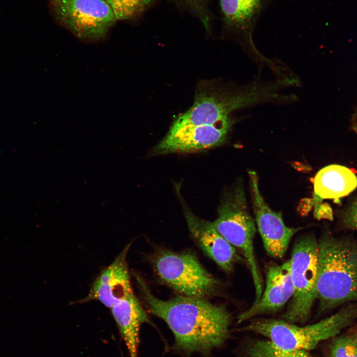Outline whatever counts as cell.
I'll list each match as a JSON object with an SVG mask.
<instances>
[{
	"label": "cell",
	"instance_id": "obj_1",
	"mask_svg": "<svg viewBox=\"0 0 357 357\" xmlns=\"http://www.w3.org/2000/svg\"><path fill=\"white\" fill-rule=\"evenodd\" d=\"M136 279L148 311L163 319L172 331L176 351L186 356H206L229 338L232 318L225 306L183 296L162 300L152 293L141 277L137 275Z\"/></svg>",
	"mask_w": 357,
	"mask_h": 357
},
{
	"label": "cell",
	"instance_id": "obj_2",
	"mask_svg": "<svg viewBox=\"0 0 357 357\" xmlns=\"http://www.w3.org/2000/svg\"><path fill=\"white\" fill-rule=\"evenodd\" d=\"M281 90L278 81L264 82L258 77L240 86L202 82L196 91L193 105L177 118L171 128L214 125L233 118L232 114L238 110L261 104L280 103L283 98Z\"/></svg>",
	"mask_w": 357,
	"mask_h": 357
},
{
	"label": "cell",
	"instance_id": "obj_3",
	"mask_svg": "<svg viewBox=\"0 0 357 357\" xmlns=\"http://www.w3.org/2000/svg\"><path fill=\"white\" fill-rule=\"evenodd\" d=\"M318 245L316 290L320 309L357 301V243L325 235Z\"/></svg>",
	"mask_w": 357,
	"mask_h": 357
},
{
	"label": "cell",
	"instance_id": "obj_4",
	"mask_svg": "<svg viewBox=\"0 0 357 357\" xmlns=\"http://www.w3.org/2000/svg\"><path fill=\"white\" fill-rule=\"evenodd\" d=\"M357 319V305L351 304L315 323L299 326L284 320L260 319L242 328L267 337L286 350L308 351L324 340L337 336Z\"/></svg>",
	"mask_w": 357,
	"mask_h": 357
},
{
	"label": "cell",
	"instance_id": "obj_5",
	"mask_svg": "<svg viewBox=\"0 0 357 357\" xmlns=\"http://www.w3.org/2000/svg\"><path fill=\"white\" fill-rule=\"evenodd\" d=\"M160 280L181 296L205 298L214 295L219 282L189 252L162 249L151 258Z\"/></svg>",
	"mask_w": 357,
	"mask_h": 357
},
{
	"label": "cell",
	"instance_id": "obj_6",
	"mask_svg": "<svg viewBox=\"0 0 357 357\" xmlns=\"http://www.w3.org/2000/svg\"><path fill=\"white\" fill-rule=\"evenodd\" d=\"M318 242L312 235H305L295 242L291 260L294 294L283 315L291 323H305L317 298L316 279Z\"/></svg>",
	"mask_w": 357,
	"mask_h": 357
},
{
	"label": "cell",
	"instance_id": "obj_7",
	"mask_svg": "<svg viewBox=\"0 0 357 357\" xmlns=\"http://www.w3.org/2000/svg\"><path fill=\"white\" fill-rule=\"evenodd\" d=\"M59 23L78 38L103 40L117 19L104 0H50Z\"/></svg>",
	"mask_w": 357,
	"mask_h": 357
},
{
	"label": "cell",
	"instance_id": "obj_8",
	"mask_svg": "<svg viewBox=\"0 0 357 357\" xmlns=\"http://www.w3.org/2000/svg\"><path fill=\"white\" fill-rule=\"evenodd\" d=\"M273 0H219L223 27L259 64L271 67L273 60L263 56L253 42L254 30Z\"/></svg>",
	"mask_w": 357,
	"mask_h": 357
},
{
	"label": "cell",
	"instance_id": "obj_9",
	"mask_svg": "<svg viewBox=\"0 0 357 357\" xmlns=\"http://www.w3.org/2000/svg\"><path fill=\"white\" fill-rule=\"evenodd\" d=\"M237 120L232 118L214 125L170 128L166 136L154 147L153 152L156 154L188 153L219 146L225 141Z\"/></svg>",
	"mask_w": 357,
	"mask_h": 357
},
{
	"label": "cell",
	"instance_id": "obj_10",
	"mask_svg": "<svg viewBox=\"0 0 357 357\" xmlns=\"http://www.w3.org/2000/svg\"><path fill=\"white\" fill-rule=\"evenodd\" d=\"M248 174L255 220L264 246L270 256L281 258L292 238L301 228L285 225L281 214L271 209L265 202L259 190L256 173L249 171Z\"/></svg>",
	"mask_w": 357,
	"mask_h": 357
},
{
	"label": "cell",
	"instance_id": "obj_11",
	"mask_svg": "<svg viewBox=\"0 0 357 357\" xmlns=\"http://www.w3.org/2000/svg\"><path fill=\"white\" fill-rule=\"evenodd\" d=\"M130 245V242L128 243L113 262L101 272L87 296L75 303L95 300L111 308L133 292L126 261Z\"/></svg>",
	"mask_w": 357,
	"mask_h": 357
},
{
	"label": "cell",
	"instance_id": "obj_12",
	"mask_svg": "<svg viewBox=\"0 0 357 357\" xmlns=\"http://www.w3.org/2000/svg\"><path fill=\"white\" fill-rule=\"evenodd\" d=\"M293 294L290 259L282 264H269L266 270V287L260 299L239 314L237 322L242 323L257 315L278 311Z\"/></svg>",
	"mask_w": 357,
	"mask_h": 357
},
{
	"label": "cell",
	"instance_id": "obj_13",
	"mask_svg": "<svg viewBox=\"0 0 357 357\" xmlns=\"http://www.w3.org/2000/svg\"><path fill=\"white\" fill-rule=\"evenodd\" d=\"M184 215L189 231L201 250L223 270L230 272L241 260L236 248L215 229L213 223L195 215L186 207Z\"/></svg>",
	"mask_w": 357,
	"mask_h": 357
},
{
	"label": "cell",
	"instance_id": "obj_14",
	"mask_svg": "<svg viewBox=\"0 0 357 357\" xmlns=\"http://www.w3.org/2000/svg\"><path fill=\"white\" fill-rule=\"evenodd\" d=\"M111 309L129 357H138L140 327L144 323L151 324L146 311L133 292Z\"/></svg>",
	"mask_w": 357,
	"mask_h": 357
},
{
	"label": "cell",
	"instance_id": "obj_15",
	"mask_svg": "<svg viewBox=\"0 0 357 357\" xmlns=\"http://www.w3.org/2000/svg\"><path fill=\"white\" fill-rule=\"evenodd\" d=\"M313 184L315 195L321 199H337L357 188V177L345 166L330 165L316 174Z\"/></svg>",
	"mask_w": 357,
	"mask_h": 357
},
{
	"label": "cell",
	"instance_id": "obj_16",
	"mask_svg": "<svg viewBox=\"0 0 357 357\" xmlns=\"http://www.w3.org/2000/svg\"><path fill=\"white\" fill-rule=\"evenodd\" d=\"M244 357H312L308 351L280 349L268 340L248 342L243 350Z\"/></svg>",
	"mask_w": 357,
	"mask_h": 357
},
{
	"label": "cell",
	"instance_id": "obj_17",
	"mask_svg": "<svg viewBox=\"0 0 357 357\" xmlns=\"http://www.w3.org/2000/svg\"><path fill=\"white\" fill-rule=\"evenodd\" d=\"M111 8L117 20H128L138 16L152 0H104Z\"/></svg>",
	"mask_w": 357,
	"mask_h": 357
},
{
	"label": "cell",
	"instance_id": "obj_18",
	"mask_svg": "<svg viewBox=\"0 0 357 357\" xmlns=\"http://www.w3.org/2000/svg\"><path fill=\"white\" fill-rule=\"evenodd\" d=\"M331 357H357V336H336L330 346Z\"/></svg>",
	"mask_w": 357,
	"mask_h": 357
},
{
	"label": "cell",
	"instance_id": "obj_19",
	"mask_svg": "<svg viewBox=\"0 0 357 357\" xmlns=\"http://www.w3.org/2000/svg\"><path fill=\"white\" fill-rule=\"evenodd\" d=\"M188 8L203 24L208 32L210 30V17L206 0H178Z\"/></svg>",
	"mask_w": 357,
	"mask_h": 357
},
{
	"label": "cell",
	"instance_id": "obj_20",
	"mask_svg": "<svg viewBox=\"0 0 357 357\" xmlns=\"http://www.w3.org/2000/svg\"><path fill=\"white\" fill-rule=\"evenodd\" d=\"M315 209L314 215L317 219H326L332 221L333 215L332 208L327 203L321 204V198L315 195Z\"/></svg>",
	"mask_w": 357,
	"mask_h": 357
},
{
	"label": "cell",
	"instance_id": "obj_21",
	"mask_svg": "<svg viewBox=\"0 0 357 357\" xmlns=\"http://www.w3.org/2000/svg\"><path fill=\"white\" fill-rule=\"evenodd\" d=\"M343 218L346 226L357 230V199L351 203L346 210Z\"/></svg>",
	"mask_w": 357,
	"mask_h": 357
},
{
	"label": "cell",
	"instance_id": "obj_22",
	"mask_svg": "<svg viewBox=\"0 0 357 357\" xmlns=\"http://www.w3.org/2000/svg\"><path fill=\"white\" fill-rule=\"evenodd\" d=\"M357 131V122H356V126Z\"/></svg>",
	"mask_w": 357,
	"mask_h": 357
},
{
	"label": "cell",
	"instance_id": "obj_23",
	"mask_svg": "<svg viewBox=\"0 0 357 357\" xmlns=\"http://www.w3.org/2000/svg\"><path fill=\"white\" fill-rule=\"evenodd\" d=\"M355 335L357 336V333L355 334Z\"/></svg>",
	"mask_w": 357,
	"mask_h": 357
}]
</instances>
